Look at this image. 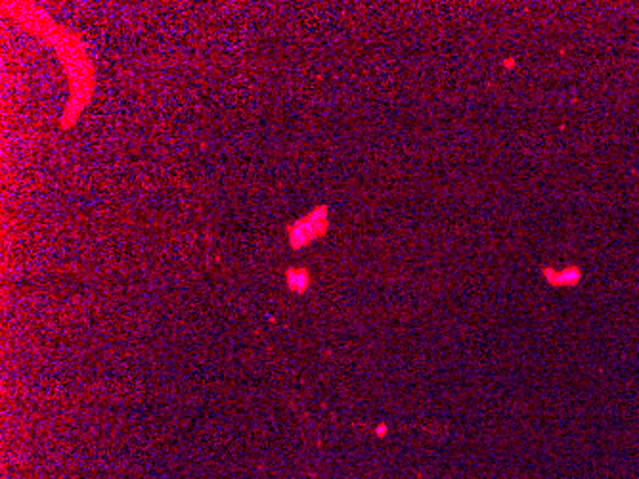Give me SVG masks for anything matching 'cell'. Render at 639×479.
Instances as JSON below:
<instances>
[{"mask_svg":"<svg viewBox=\"0 0 639 479\" xmlns=\"http://www.w3.org/2000/svg\"><path fill=\"white\" fill-rule=\"evenodd\" d=\"M328 228V218H326V207L312 211L308 217L301 218L293 228H291V242L293 245L308 244L314 238L324 236Z\"/></svg>","mask_w":639,"mask_h":479,"instance_id":"1","label":"cell"},{"mask_svg":"<svg viewBox=\"0 0 639 479\" xmlns=\"http://www.w3.org/2000/svg\"><path fill=\"white\" fill-rule=\"evenodd\" d=\"M545 278L549 284H555V286H559V284H574L576 280L580 278V270L576 269H569L565 270V272H555L553 269H545L544 270Z\"/></svg>","mask_w":639,"mask_h":479,"instance_id":"2","label":"cell"},{"mask_svg":"<svg viewBox=\"0 0 639 479\" xmlns=\"http://www.w3.org/2000/svg\"><path fill=\"white\" fill-rule=\"evenodd\" d=\"M289 282H291V287L295 289H304L306 284H308V274H306V270H291L289 272Z\"/></svg>","mask_w":639,"mask_h":479,"instance_id":"3","label":"cell"},{"mask_svg":"<svg viewBox=\"0 0 639 479\" xmlns=\"http://www.w3.org/2000/svg\"><path fill=\"white\" fill-rule=\"evenodd\" d=\"M515 65H517V58H505L503 60V67L505 69H513Z\"/></svg>","mask_w":639,"mask_h":479,"instance_id":"4","label":"cell"}]
</instances>
